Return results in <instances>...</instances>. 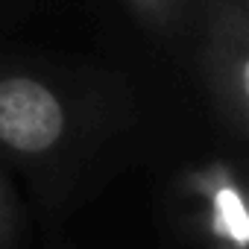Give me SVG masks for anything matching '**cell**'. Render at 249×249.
I'll return each mask as SVG.
<instances>
[{"mask_svg":"<svg viewBox=\"0 0 249 249\" xmlns=\"http://www.w3.org/2000/svg\"><path fill=\"white\" fill-rule=\"evenodd\" d=\"M132 94L106 73L0 59V167L62 196L132 123Z\"/></svg>","mask_w":249,"mask_h":249,"instance_id":"cell-1","label":"cell"},{"mask_svg":"<svg viewBox=\"0 0 249 249\" xmlns=\"http://www.w3.org/2000/svg\"><path fill=\"white\" fill-rule=\"evenodd\" d=\"M249 3L246 0H199L196 68L208 106L237 144L249 141Z\"/></svg>","mask_w":249,"mask_h":249,"instance_id":"cell-2","label":"cell"},{"mask_svg":"<svg viewBox=\"0 0 249 249\" xmlns=\"http://www.w3.org/2000/svg\"><path fill=\"white\" fill-rule=\"evenodd\" d=\"M170 205L191 249H249L246 176L234 159L182 167L170 185Z\"/></svg>","mask_w":249,"mask_h":249,"instance_id":"cell-3","label":"cell"},{"mask_svg":"<svg viewBox=\"0 0 249 249\" xmlns=\"http://www.w3.org/2000/svg\"><path fill=\"white\" fill-rule=\"evenodd\" d=\"M135 21L161 41H176L194 21V0H126Z\"/></svg>","mask_w":249,"mask_h":249,"instance_id":"cell-4","label":"cell"},{"mask_svg":"<svg viewBox=\"0 0 249 249\" xmlns=\"http://www.w3.org/2000/svg\"><path fill=\"white\" fill-rule=\"evenodd\" d=\"M21 231V202L9 173L0 167V249H15Z\"/></svg>","mask_w":249,"mask_h":249,"instance_id":"cell-5","label":"cell"},{"mask_svg":"<svg viewBox=\"0 0 249 249\" xmlns=\"http://www.w3.org/2000/svg\"><path fill=\"white\" fill-rule=\"evenodd\" d=\"M246 3H249V0H246Z\"/></svg>","mask_w":249,"mask_h":249,"instance_id":"cell-6","label":"cell"}]
</instances>
